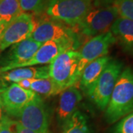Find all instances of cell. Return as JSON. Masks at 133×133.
I'll return each instance as SVG.
<instances>
[{
	"instance_id": "e0dca14e",
	"label": "cell",
	"mask_w": 133,
	"mask_h": 133,
	"mask_svg": "<svg viewBox=\"0 0 133 133\" xmlns=\"http://www.w3.org/2000/svg\"><path fill=\"white\" fill-rule=\"evenodd\" d=\"M22 14L18 0H0V25L3 30Z\"/></svg>"
},
{
	"instance_id": "d4e9b609",
	"label": "cell",
	"mask_w": 133,
	"mask_h": 133,
	"mask_svg": "<svg viewBox=\"0 0 133 133\" xmlns=\"http://www.w3.org/2000/svg\"><path fill=\"white\" fill-rule=\"evenodd\" d=\"M2 101H1V97H0V119L2 116Z\"/></svg>"
},
{
	"instance_id": "277c9868",
	"label": "cell",
	"mask_w": 133,
	"mask_h": 133,
	"mask_svg": "<svg viewBox=\"0 0 133 133\" xmlns=\"http://www.w3.org/2000/svg\"><path fill=\"white\" fill-rule=\"evenodd\" d=\"M122 70V62L115 59H110L98 80L86 92L101 110H105L107 108Z\"/></svg>"
},
{
	"instance_id": "2e32d148",
	"label": "cell",
	"mask_w": 133,
	"mask_h": 133,
	"mask_svg": "<svg viewBox=\"0 0 133 133\" xmlns=\"http://www.w3.org/2000/svg\"><path fill=\"white\" fill-rule=\"evenodd\" d=\"M22 88L33 91L38 95L49 97L57 95L61 92L56 84L50 78L27 79L17 83Z\"/></svg>"
},
{
	"instance_id": "ffe728a7",
	"label": "cell",
	"mask_w": 133,
	"mask_h": 133,
	"mask_svg": "<svg viewBox=\"0 0 133 133\" xmlns=\"http://www.w3.org/2000/svg\"><path fill=\"white\" fill-rule=\"evenodd\" d=\"M119 16L133 21V0H114L113 4Z\"/></svg>"
},
{
	"instance_id": "4316f807",
	"label": "cell",
	"mask_w": 133,
	"mask_h": 133,
	"mask_svg": "<svg viewBox=\"0 0 133 133\" xmlns=\"http://www.w3.org/2000/svg\"><path fill=\"white\" fill-rule=\"evenodd\" d=\"M0 81H1V79H0Z\"/></svg>"
},
{
	"instance_id": "8992f818",
	"label": "cell",
	"mask_w": 133,
	"mask_h": 133,
	"mask_svg": "<svg viewBox=\"0 0 133 133\" xmlns=\"http://www.w3.org/2000/svg\"><path fill=\"white\" fill-rule=\"evenodd\" d=\"M30 38L41 44L47 42H57L68 44L74 50L76 35L66 24L51 19H45L36 22Z\"/></svg>"
},
{
	"instance_id": "8fae6325",
	"label": "cell",
	"mask_w": 133,
	"mask_h": 133,
	"mask_svg": "<svg viewBox=\"0 0 133 133\" xmlns=\"http://www.w3.org/2000/svg\"><path fill=\"white\" fill-rule=\"evenodd\" d=\"M37 95L33 91L22 88L16 83L0 87L2 108L7 114L16 118L19 112Z\"/></svg>"
},
{
	"instance_id": "7402d4cb",
	"label": "cell",
	"mask_w": 133,
	"mask_h": 133,
	"mask_svg": "<svg viewBox=\"0 0 133 133\" xmlns=\"http://www.w3.org/2000/svg\"><path fill=\"white\" fill-rule=\"evenodd\" d=\"M16 121L2 115L0 119V133H16Z\"/></svg>"
},
{
	"instance_id": "52a82bcc",
	"label": "cell",
	"mask_w": 133,
	"mask_h": 133,
	"mask_svg": "<svg viewBox=\"0 0 133 133\" xmlns=\"http://www.w3.org/2000/svg\"><path fill=\"white\" fill-rule=\"evenodd\" d=\"M16 121L24 128L38 133L48 131L49 119L42 98L37 95L19 112Z\"/></svg>"
},
{
	"instance_id": "484cf974",
	"label": "cell",
	"mask_w": 133,
	"mask_h": 133,
	"mask_svg": "<svg viewBox=\"0 0 133 133\" xmlns=\"http://www.w3.org/2000/svg\"><path fill=\"white\" fill-rule=\"evenodd\" d=\"M3 31H4V30L2 29V28L1 25H0V38H1V36H2V34L3 33Z\"/></svg>"
},
{
	"instance_id": "9c48e42d",
	"label": "cell",
	"mask_w": 133,
	"mask_h": 133,
	"mask_svg": "<svg viewBox=\"0 0 133 133\" xmlns=\"http://www.w3.org/2000/svg\"><path fill=\"white\" fill-rule=\"evenodd\" d=\"M116 42L110 31L93 36L82 46L78 52V72L80 76L88 64L107 55L109 48ZM81 77V76H80Z\"/></svg>"
},
{
	"instance_id": "7a4b0ae2",
	"label": "cell",
	"mask_w": 133,
	"mask_h": 133,
	"mask_svg": "<svg viewBox=\"0 0 133 133\" xmlns=\"http://www.w3.org/2000/svg\"><path fill=\"white\" fill-rule=\"evenodd\" d=\"M94 7L92 0H50L44 7V13L50 19L76 26Z\"/></svg>"
},
{
	"instance_id": "3957f363",
	"label": "cell",
	"mask_w": 133,
	"mask_h": 133,
	"mask_svg": "<svg viewBox=\"0 0 133 133\" xmlns=\"http://www.w3.org/2000/svg\"><path fill=\"white\" fill-rule=\"evenodd\" d=\"M79 56L76 50L60 53L49 64V76L62 92L79 81Z\"/></svg>"
},
{
	"instance_id": "5bb4252c",
	"label": "cell",
	"mask_w": 133,
	"mask_h": 133,
	"mask_svg": "<svg viewBox=\"0 0 133 133\" xmlns=\"http://www.w3.org/2000/svg\"><path fill=\"white\" fill-rule=\"evenodd\" d=\"M48 78H50L49 65L21 67L0 73L1 81H3L11 84H17L19 81L27 79H38Z\"/></svg>"
},
{
	"instance_id": "ac0fdd59",
	"label": "cell",
	"mask_w": 133,
	"mask_h": 133,
	"mask_svg": "<svg viewBox=\"0 0 133 133\" xmlns=\"http://www.w3.org/2000/svg\"><path fill=\"white\" fill-rule=\"evenodd\" d=\"M63 133H90L87 120L79 111H76L63 125Z\"/></svg>"
},
{
	"instance_id": "30bf717a",
	"label": "cell",
	"mask_w": 133,
	"mask_h": 133,
	"mask_svg": "<svg viewBox=\"0 0 133 133\" xmlns=\"http://www.w3.org/2000/svg\"><path fill=\"white\" fill-rule=\"evenodd\" d=\"M42 44L29 38L12 45L0 58V73L16 69L22 64L28 62Z\"/></svg>"
},
{
	"instance_id": "4fadbf2b",
	"label": "cell",
	"mask_w": 133,
	"mask_h": 133,
	"mask_svg": "<svg viewBox=\"0 0 133 133\" xmlns=\"http://www.w3.org/2000/svg\"><path fill=\"white\" fill-rule=\"evenodd\" d=\"M109 31L124 52L133 56V21L119 16Z\"/></svg>"
},
{
	"instance_id": "cb8c5ba5",
	"label": "cell",
	"mask_w": 133,
	"mask_h": 133,
	"mask_svg": "<svg viewBox=\"0 0 133 133\" xmlns=\"http://www.w3.org/2000/svg\"><path fill=\"white\" fill-rule=\"evenodd\" d=\"M16 133H38L36 132H33L32 130H30L28 129L24 128L23 127H22L20 124L17 122L16 124ZM42 133H49V131L48 132H42Z\"/></svg>"
},
{
	"instance_id": "ba28073f",
	"label": "cell",
	"mask_w": 133,
	"mask_h": 133,
	"mask_svg": "<svg viewBox=\"0 0 133 133\" xmlns=\"http://www.w3.org/2000/svg\"><path fill=\"white\" fill-rule=\"evenodd\" d=\"M36 22L32 14L22 13L4 30L0 38V52L15 44L29 38L34 31Z\"/></svg>"
},
{
	"instance_id": "7c38bea8",
	"label": "cell",
	"mask_w": 133,
	"mask_h": 133,
	"mask_svg": "<svg viewBox=\"0 0 133 133\" xmlns=\"http://www.w3.org/2000/svg\"><path fill=\"white\" fill-rule=\"evenodd\" d=\"M82 99V94L76 86H72L60 92L57 109L58 121L63 125L66 123L76 110Z\"/></svg>"
},
{
	"instance_id": "603a6c76",
	"label": "cell",
	"mask_w": 133,
	"mask_h": 133,
	"mask_svg": "<svg viewBox=\"0 0 133 133\" xmlns=\"http://www.w3.org/2000/svg\"><path fill=\"white\" fill-rule=\"evenodd\" d=\"M92 1L95 4V7L112 5L114 2V0H92Z\"/></svg>"
},
{
	"instance_id": "44dd1931",
	"label": "cell",
	"mask_w": 133,
	"mask_h": 133,
	"mask_svg": "<svg viewBox=\"0 0 133 133\" xmlns=\"http://www.w3.org/2000/svg\"><path fill=\"white\" fill-rule=\"evenodd\" d=\"M114 133H133V112L119 121L115 128Z\"/></svg>"
},
{
	"instance_id": "5b68a950",
	"label": "cell",
	"mask_w": 133,
	"mask_h": 133,
	"mask_svg": "<svg viewBox=\"0 0 133 133\" xmlns=\"http://www.w3.org/2000/svg\"><path fill=\"white\" fill-rule=\"evenodd\" d=\"M118 17V12L113 5L94 7L77 26L86 36L93 37L109 31Z\"/></svg>"
},
{
	"instance_id": "9a60e30c",
	"label": "cell",
	"mask_w": 133,
	"mask_h": 133,
	"mask_svg": "<svg viewBox=\"0 0 133 133\" xmlns=\"http://www.w3.org/2000/svg\"><path fill=\"white\" fill-rule=\"evenodd\" d=\"M111 58L105 56L90 62L84 67L79 79V86L82 90L87 92L98 80Z\"/></svg>"
},
{
	"instance_id": "d6986e66",
	"label": "cell",
	"mask_w": 133,
	"mask_h": 133,
	"mask_svg": "<svg viewBox=\"0 0 133 133\" xmlns=\"http://www.w3.org/2000/svg\"><path fill=\"white\" fill-rule=\"evenodd\" d=\"M22 13H40L47 4L46 0H18Z\"/></svg>"
},
{
	"instance_id": "6da1fadb",
	"label": "cell",
	"mask_w": 133,
	"mask_h": 133,
	"mask_svg": "<svg viewBox=\"0 0 133 133\" xmlns=\"http://www.w3.org/2000/svg\"><path fill=\"white\" fill-rule=\"evenodd\" d=\"M105 110V118L109 124L133 112V70L130 67H126L119 76Z\"/></svg>"
}]
</instances>
